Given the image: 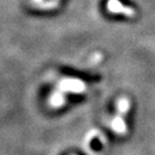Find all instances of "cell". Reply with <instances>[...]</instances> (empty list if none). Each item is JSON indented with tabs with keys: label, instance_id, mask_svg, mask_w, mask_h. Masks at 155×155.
<instances>
[{
	"label": "cell",
	"instance_id": "1",
	"mask_svg": "<svg viewBox=\"0 0 155 155\" xmlns=\"http://www.w3.org/2000/svg\"><path fill=\"white\" fill-rule=\"evenodd\" d=\"M130 100L127 97H121L117 100L116 115L111 123V128L117 135H125L127 133V125L124 117L130 110Z\"/></svg>",
	"mask_w": 155,
	"mask_h": 155
},
{
	"label": "cell",
	"instance_id": "2",
	"mask_svg": "<svg viewBox=\"0 0 155 155\" xmlns=\"http://www.w3.org/2000/svg\"><path fill=\"white\" fill-rule=\"evenodd\" d=\"M58 89L64 93L82 94L86 91V84L76 78H64L58 83Z\"/></svg>",
	"mask_w": 155,
	"mask_h": 155
},
{
	"label": "cell",
	"instance_id": "3",
	"mask_svg": "<svg viewBox=\"0 0 155 155\" xmlns=\"http://www.w3.org/2000/svg\"><path fill=\"white\" fill-rule=\"evenodd\" d=\"M108 11L114 14H122L126 17H134L136 15V11L132 7L125 6L119 0H108L107 2Z\"/></svg>",
	"mask_w": 155,
	"mask_h": 155
},
{
	"label": "cell",
	"instance_id": "4",
	"mask_svg": "<svg viewBox=\"0 0 155 155\" xmlns=\"http://www.w3.org/2000/svg\"><path fill=\"white\" fill-rule=\"evenodd\" d=\"M66 103V97H64V92L61 91L60 89L54 91L49 97V104L54 108H60Z\"/></svg>",
	"mask_w": 155,
	"mask_h": 155
},
{
	"label": "cell",
	"instance_id": "5",
	"mask_svg": "<svg viewBox=\"0 0 155 155\" xmlns=\"http://www.w3.org/2000/svg\"><path fill=\"white\" fill-rule=\"evenodd\" d=\"M45 1H48V0H30V2H31V4L35 6V7H36V6H38L39 4H41L42 2Z\"/></svg>",
	"mask_w": 155,
	"mask_h": 155
}]
</instances>
